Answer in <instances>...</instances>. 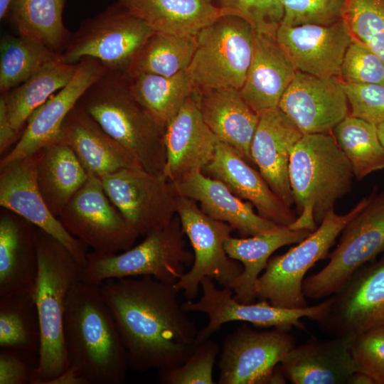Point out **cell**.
Here are the masks:
<instances>
[{
  "instance_id": "6da1fadb",
  "label": "cell",
  "mask_w": 384,
  "mask_h": 384,
  "mask_svg": "<svg viewBox=\"0 0 384 384\" xmlns=\"http://www.w3.org/2000/svg\"><path fill=\"white\" fill-rule=\"evenodd\" d=\"M128 354L129 369L164 370L193 352L198 330L178 300L174 284L151 276L100 284Z\"/></svg>"
},
{
  "instance_id": "7a4b0ae2",
  "label": "cell",
  "mask_w": 384,
  "mask_h": 384,
  "mask_svg": "<svg viewBox=\"0 0 384 384\" xmlns=\"http://www.w3.org/2000/svg\"><path fill=\"white\" fill-rule=\"evenodd\" d=\"M69 366L87 384H123L128 354L100 284L80 280L71 289L63 317Z\"/></svg>"
},
{
  "instance_id": "3957f363",
  "label": "cell",
  "mask_w": 384,
  "mask_h": 384,
  "mask_svg": "<svg viewBox=\"0 0 384 384\" xmlns=\"http://www.w3.org/2000/svg\"><path fill=\"white\" fill-rule=\"evenodd\" d=\"M78 103L137 159L142 168L163 173L166 161V126L136 99L124 73L107 71L85 91Z\"/></svg>"
},
{
  "instance_id": "277c9868",
  "label": "cell",
  "mask_w": 384,
  "mask_h": 384,
  "mask_svg": "<svg viewBox=\"0 0 384 384\" xmlns=\"http://www.w3.org/2000/svg\"><path fill=\"white\" fill-rule=\"evenodd\" d=\"M296 220L292 230L314 231L336 201L351 188V164L330 132L304 134L289 161Z\"/></svg>"
},
{
  "instance_id": "5b68a950",
  "label": "cell",
  "mask_w": 384,
  "mask_h": 384,
  "mask_svg": "<svg viewBox=\"0 0 384 384\" xmlns=\"http://www.w3.org/2000/svg\"><path fill=\"white\" fill-rule=\"evenodd\" d=\"M38 272L36 286L41 346L32 384H48L69 367L63 336L68 294L84 267L56 238L36 227Z\"/></svg>"
},
{
  "instance_id": "8992f818",
  "label": "cell",
  "mask_w": 384,
  "mask_h": 384,
  "mask_svg": "<svg viewBox=\"0 0 384 384\" xmlns=\"http://www.w3.org/2000/svg\"><path fill=\"white\" fill-rule=\"evenodd\" d=\"M363 198L348 213L329 210L316 229L287 252L270 258L259 277L255 292L259 300L287 309L309 306L302 286L304 276L316 262L329 257V250L346 224L366 205Z\"/></svg>"
},
{
  "instance_id": "52a82bcc",
  "label": "cell",
  "mask_w": 384,
  "mask_h": 384,
  "mask_svg": "<svg viewBox=\"0 0 384 384\" xmlns=\"http://www.w3.org/2000/svg\"><path fill=\"white\" fill-rule=\"evenodd\" d=\"M184 235L176 215L169 225L149 232L142 242L122 253L88 252L82 280L100 284L110 279L151 276L175 284L193 262V253L186 248Z\"/></svg>"
},
{
  "instance_id": "ba28073f",
  "label": "cell",
  "mask_w": 384,
  "mask_h": 384,
  "mask_svg": "<svg viewBox=\"0 0 384 384\" xmlns=\"http://www.w3.org/2000/svg\"><path fill=\"white\" fill-rule=\"evenodd\" d=\"M255 32L245 20L220 16L196 35L197 46L186 72L196 92L242 87L252 55Z\"/></svg>"
},
{
  "instance_id": "9c48e42d",
  "label": "cell",
  "mask_w": 384,
  "mask_h": 384,
  "mask_svg": "<svg viewBox=\"0 0 384 384\" xmlns=\"http://www.w3.org/2000/svg\"><path fill=\"white\" fill-rule=\"evenodd\" d=\"M154 31L117 1L82 21L71 33L60 59L75 64L85 58L98 60L110 72L124 73Z\"/></svg>"
},
{
  "instance_id": "30bf717a",
  "label": "cell",
  "mask_w": 384,
  "mask_h": 384,
  "mask_svg": "<svg viewBox=\"0 0 384 384\" xmlns=\"http://www.w3.org/2000/svg\"><path fill=\"white\" fill-rule=\"evenodd\" d=\"M341 233L329 263L304 279L302 289L306 298L331 296L356 270L384 252V191H373L365 207Z\"/></svg>"
},
{
  "instance_id": "8fae6325",
  "label": "cell",
  "mask_w": 384,
  "mask_h": 384,
  "mask_svg": "<svg viewBox=\"0 0 384 384\" xmlns=\"http://www.w3.org/2000/svg\"><path fill=\"white\" fill-rule=\"evenodd\" d=\"M196 203L180 195L176 201V215L192 246L193 262L174 287L178 292L183 291L188 300L197 296L203 277L230 287L243 270L242 264L230 258L225 249V240L234 229L226 223L210 218Z\"/></svg>"
},
{
  "instance_id": "7c38bea8",
  "label": "cell",
  "mask_w": 384,
  "mask_h": 384,
  "mask_svg": "<svg viewBox=\"0 0 384 384\" xmlns=\"http://www.w3.org/2000/svg\"><path fill=\"white\" fill-rule=\"evenodd\" d=\"M58 219L72 235L100 255L126 251L139 236L109 198L100 178L92 173Z\"/></svg>"
},
{
  "instance_id": "4fadbf2b",
  "label": "cell",
  "mask_w": 384,
  "mask_h": 384,
  "mask_svg": "<svg viewBox=\"0 0 384 384\" xmlns=\"http://www.w3.org/2000/svg\"><path fill=\"white\" fill-rule=\"evenodd\" d=\"M100 180L109 198L139 235L166 226L176 215L178 194L163 173L124 168Z\"/></svg>"
},
{
  "instance_id": "5bb4252c",
  "label": "cell",
  "mask_w": 384,
  "mask_h": 384,
  "mask_svg": "<svg viewBox=\"0 0 384 384\" xmlns=\"http://www.w3.org/2000/svg\"><path fill=\"white\" fill-rule=\"evenodd\" d=\"M203 294L197 302L182 303L186 312L198 311L207 315V325L198 332L197 344L210 338L221 326L230 321H243L260 328H278L290 331L292 327L305 331L302 319L317 321L326 312L331 303L329 297L319 304L301 309L275 306L267 300L257 303L244 304L237 301L230 287L218 289L213 279L205 277L201 282Z\"/></svg>"
},
{
  "instance_id": "9a60e30c",
  "label": "cell",
  "mask_w": 384,
  "mask_h": 384,
  "mask_svg": "<svg viewBox=\"0 0 384 384\" xmlns=\"http://www.w3.org/2000/svg\"><path fill=\"white\" fill-rule=\"evenodd\" d=\"M331 298L316 322L331 338H355L384 326V256L356 270Z\"/></svg>"
},
{
  "instance_id": "2e32d148",
  "label": "cell",
  "mask_w": 384,
  "mask_h": 384,
  "mask_svg": "<svg viewBox=\"0 0 384 384\" xmlns=\"http://www.w3.org/2000/svg\"><path fill=\"white\" fill-rule=\"evenodd\" d=\"M295 343L289 331H257L244 324L223 341L217 383H270L273 371Z\"/></svg>"
},
{
  "instance_id": "e0dca14e",
  "label": "cell",
  "mask_w": 384,
  "mask_h": 384,
  "mask_svg": "<svg viewBox=\"0 0 384 384\" xmlns=\"http://www.w3.org/2000/svg\"><path fill=\"white\" fill-rule=\"evenodd\" d=\"M38 151L0 169V206L59 240L85 267L87 247L72 235L49 209L36 181Z\"/></svg>"
},
{
  "instance_id": "ac0fdd59",
  "label": "cell",
  "mask_w": 384,
  "mask_h": 384,
  "mask_svg": "<svg viewBox=\"0 0 384 384\" xmlns=\"http://www.w3.org/2000/svg\"><path fill=\"white\" fill-rule=\"evenodd\" d=\"M107 70L98 60L85 58L78 63L69 83L51 96L29 117L18 141L0 161V169L60 141L62 124L85 91Z\"/></svg>"
},
{
  "instance_id": "d6986e66",
  "label": "cell",
  "mask_w": 384,
  "mask_h": 384,
  "mask_svg": "<svg viewBox=\"0 0 384 384\" xmlns=\"http://www.w3.org/2000/svg\"><path fill=\"white\" fill-rule=\"evenodd\" d=\"M303 134L331 132L349 114L339 78H320L297 71L278 105Z\"/></svg>"
},
{
  "instance_id": "ffe728a7",
  "label": "cell",
  "mask_w": 384,
  "mask_h": 384,
  "mask_svg": "<svg viewBox=\"0 0 384 384\" xmlns=\"http://www.w3.org/2000/svg\"><path fill=\"white\" fill-rule=\"evenodd\" d=\"M344 18L333 24L280 25L278 44L297 71L320 78H339L345 53L353 41Z\"/></svg>"
},
{
  "instance_id": "44dd1931",
  "label": "cell",
  "mask_w": 384,
  "mask_h": 384,
  "mask_svg": "<svg viewBox=\"0 0 384 384\" xmlns=\"http://www.w3.org/2000/svg\"><path fill=\"white\" fill-rule=\"evenodd\" d=\"M218 142L204 122L194 93L166 126V161L163 174L175 181L191 172L203 171L213 159Z\"/></svg>"
},
{
  "instance_id": "7402d4cb",
  "label": "cell",
  "mask_w": 384,
  "mask_h": 384,
  "mask_svg": "<svg viewBox=\"0 0 384 384\" xmlns=\"http://www.w3.org/2000/svg\"><path fill=\"white\" fill-rule=\"evenodd\" d=\"M250 153L271 189L288 206L294 204L289 167L292 149L304 135L279 107L259 113Z\"/></svg>"
},
{
  "instance_id": "603a6c76",
  "label": "cell",
  "mask_w": 384,
  "mask_h": 384,
  "mask_svg": "<svg viewBox=\"0 0 384 384\" xmlns=\"http://www.w3.org/2000/svg\"><path fill=\"white\" fill-rule=\"evenodd\" d=\"M223 182L235 196L251 203L257 213L282 226H290L297 215L271 189L255 170L233 147L218 142L212 161L202 171Z\"/></svg>"
},
{
  "instance_id": "cb8c5ba5",
  "label": "cell",
  "mask_w": 384,
  "mask_h": 384,
  "mask_svg": "<svg viewBox=\"0 0 384 384\" xmlns=\"http://www.w3.org/2000/svg\"><path fill=\"white\" fill-rule=\"evenodd\" d=\"M178 195L200 203L210 218L229 224L242 238L277 229L279 225L253 210V205L235 196L223 182L202 171L191 172L171 181Z\"/></svg>"
},
{
  "instance_id": "d4e9b609",
  "label": "cell",
  "mask_w": 384,
  "mask_h": 384,
  "mask_svg": "<svg viewBox=\"0 0 384 384\" xmlns=\"http://www.w3.org/2000/svg\"><path fill=\"white\" fill-rule=\"evenodd\" d=\"M60 135V141L72 149L87 173L100 178L122 169L142 167L78 102L66 116Z\"/></svg>"
},
{
  "instance_id": "484cf974",
  "label": "cell",
  "mask_w": 384,
  "mask_h": 384,
  "mask_svg": "<svg viewBox=\"0 0 384 384\" xmlns=\"http://www.w3.org/2000/svg\"><path fill=\"white\" fill-rule=\"evenodd\" d=\"M354 339L311 337L287 354L280 363L281 369L293 384H347L356 371L351 352Z\"/></svg>"
},
{
  "instance_id": "4316f807",
  "label": "cell",
  "mask_w": 384,
  "mask_h": 384,
  "mask_svg": "<svg viewBox=\"0 0 384 384\" xmlns=\"http://www.w3.org/2000/svg\"><path fill=\"white\" fill-rule=\"evenodd\" d=\"M297 72L276 37L255 33L251 62L239 92L258 114L278 107Z\"/></svg>"
},
{
  "instance_id": "83f0119b",
  "label": "cell",
  "mask_w": 384,
  "mask_h": 384,
  "mask_svg": "<svg viewBox=\"0 0 384 384\" xmlns=\"http://www.w3.org/2000/svg\"><path fill=\"white\" fill-rule=\"evenodd\" d=\"M36 226L4 208L0 210V296L36 292L38 261Z\"/></svg>"
},
{
  "instance_id": "f1b7e54d",
  "label": "cell",
  "mask_w": 384,
  "mask_h": 384,
  "mask_svg": "<svg viewBox=\"0 0 384 384\" xmlns=\"http://www.w3.org/2000/svg\"><path fill=\"white\" fill-rule=\"evenodd\" d=\"M196 94L202 117L218 141L233 147L252 166L250 147L259 114L235 88L209 89Z\"/></svg>"
},
{
  "instance_id": "f546056e",
  "label": "cell",
  "mask_w": 384,
  "mask_h": 384,
  "mask_svg": "<svg viewBox=\"0 0 384 384\" xmlns=\"http://www.w3.org/2000/svg\"><path fill=\"white\" fill-rule=\"evenodd\" d=\"M311 233L309 230H292L280 226L276 230L247 238L229 236L225 242V251L243 267L242 273L230 287L234 298L244 304L255 302L257 281L272 253L283 246L300 242Z\"/></svg>"
},
{
  "instance_id": "4dcf8cb0",
  "label": "cell",
  "mask_w": 384,
  "mask_h": 384,
  "mask_svg": "<svg viewBox=\"0 0 384 384\" xmlns=\"http://www.w3.org/2000/svg\"><path fill=\"white\" fill-rule=\"evenodd\" d=\"M154 32L196 36L227 15L213 0H117Z\"/></svg>"
},
{
  "instance_id": "1f68e13d",
  "label": "cell",
  "mask_w": 384,
  "mask_h": 384,
  "mask_svg": "<svg viewBox=\"0 0 384 384\" xmlns=\"http://www.w3.org/2000/svg\"><path fill=\"white\" fill-rule=\"evenodd\" d=\"M87 177V171L65 142H54L38 151L36 166L38 186L47 206L56 218Z\"/></svg>"
},
{
  "instance_id": "d6a6232c",
  "label": "cell",
  "mask_w": 384,
  "mask_h": 384,
  "mask_svg": "<svg viewBox=\"0 0 384 384\" xmlns=\"http://www.w3.org/2000/svg\"><path fill=\"white\" fill-rule=\"evenodd\" d=\"M78 63L70 64L60 58L53 60L28 80L1 94L14 129L22 133L31 114L72 80Z\"/></svg>"
},
{
  "instance_id": "836d02e7",
  "label": "cell",
  "mask_w": 384,
  "mask_h": 384,
  "mask_svg": "<svg viewBox=\"0 0 384 384\" xmlns=\"http://www.w3.org/2000/svg\"><path fill=\"white\" fill-rule=\"evenodd\" d=\"M65 0H14L8 14L18 36L61 55L71 33L63 19Z\"/></svg>"
},
{
  "instance_id": "e575fe53",
  "label": "cell",
  "mask_w": 384,
  "mask_h": 384,
  "mask_svg": "<svg viewBox=\"0 0 384 384\" xmlns=\"http://www.w3.org/2000/svg\"><path fill=\"white\" fill-rule=\"evenodd\" d=\"M41 331L36 292L0 296V348L39 356Z\"/></svg>"
},
{
  "instance_id": "d590c367",
  "label": "cell",
  "mask_w": 384,
  "mask_h": 384,
  "mask_svg": "<svg viewBox=\"0 0 384 384\" xmlns=\"http://www.w3.org/2000/svg\"><path fill=\"white\" fill-rule=\"evenodd\" d=\"M197 46L196 36L154 32L132 60L128 78L142 73L172 76L190 65Z\"/></svg>"
},
{
  "instance_id": "8d00e7d4",
  "label": "cell",
  "mask_w": 384,
  "mask_h": 384,
  "mask_svg": "<svg viewBox=\"0 0 384 384\" xmlns=\"http://www.w3.org/2000/svg\"><path fill=\"white\" fill-rule=\"evenodd\" d=\"M128 79L136 99L165 126L196 93L186 70L169 77L142 73Z\"/></svg>"
},
{
  "instance_id": "74e56055",
  "label": "cell",
  "mask_w": 384,
  "mask_h": 384,
  "mask_svg": "<svg viewBox=\"0 0 384 384\" xmlns=\"http://www.w3.org/2000/svg\"><path fill=\"white\" fill-rule=\"evenodd\" d=\"M332 132L358 181L384 169V148L375 125L348 114Z\"/></svg>"
},
{
  "instance_id": "f35d334b",
  "label": "cell",
  "mask_w": 384,
  "mask_h": 384,
  "mask_svg": "<svg viewBox=\"0 0 384 384\" xmlns=\"http://www.w3.org/2000/svg\"><path fill=\"white\" fill-rule=\"evenodd\" d=\"M60 58L46 47L20 36L4 35L0 42V92L6 93Z\"/></svg>"
},
{
  "instance_id": "ab89813d",
  "label": "cell",
  "mask_w": 384,
  "mask_h": 384,
  "mask_svg": "<svg viewBox=\"0 0 384 384\" xmlns=\"http://www.w3.org/2000/svg\"><path fill=\"white\" fill-rule=\"evenodd\" d=\"M344 19L353 38L384 63V0H347Z\"/></svg>"
},
{
  "instance_id": "60d3db41",
  "label": "cell",
  "mask_w": 384,
  "mask_h": 384,
  "mask_svg": "<svg viewBox=\"0 0 384 384\" xmlns=\"http://www.w3.org/2000/svg\"><path fill=\"white\" fill-rule=\"evenodd\" d=\"M218 345L208 338L197 344L192 354L181 365L159 370L162 384H214L213 367Z\"/></svg>"
},
{
  "instance_id": "b9f144b4",
  "label": "cell",
  "mask_w": 384,
  "mask_h": 384,
  "mask_svg": "<svg viewBox=\"0 0 384 384\" xmlns=\"http://www.w3.org/2000/svg\"><path fill=\"white\" fill-rule=\"evenodd\" d=\"M227 15L247 21L257 33L276 37L284 17L283 0H213Z\"/></svg>"
},
{
  "instance_id": "7bdbcfd3",
  "label": "cell",
  "mask_w": 384,
  "mask_h": 384,
  "mask_svg": "<svg viewBox=\"0 0 384 384\" xmlns=\"http://www.w3.org/2000/svg\"><path fill=\"white\" fill-rule=\"evenodd\" d=\"M284 17L281 25L327 26L344 18L347 0H283Z\"/></svg>"
},
{
  "instance_id": "ee69618b",
  "label": "cell",
  "mask_w": 384,
  "mask_h": 384,
  "mask_svg": "<svg viewBox=\"0 0 384 384\" xmlns=\"http://www.w3.org/2000/svg\"><path fill=\"white\" fill-rule=\"evenodd\" d=\"M339 78L345 84L384 85V63L365 45L353 38L345 53Z\"/></svg>"
},
{
  "instance_id": "f6af8a7d",
  "label": "cell",
  "mask_w": 384,
  "mask_h": 384,
  "mask_svg": "<svg viewBox=\"0 0 384 384\" xmlns=\"http://www.w3.org/2000/svg\"><path fill=\"white\" fill-rule=\"evenodd\" d=\"M356 371L384 384V326L370 329L355 338L352 348Z\"/></svg>"
},
{
  "instance_id": "bcb514c9",
  "label": "cell",
  "mask_w": 384,
  "mask_h": 384,
  "mask_svg": "<svg viewBox=\"0 0 384 384\" xmlns=\"http://www.w3.org/2000/svg\"><path fill=\"white\" fill-rule=\"evenodd\" d=\"M343 84L350 115L375 126L384 122V85Z\"/></svg>"
},
{
  "instance_id": "7dc6e473",
  "label": "cell",
  "mask_w": 384,
  "mask_h": 384,
  "mask_svg": "<svg viewBox=\"0 0 384 384\" xmlns=\"http://www.w3.org/2000/svg\"><path fill=\"white\" fill-rule=\"evenodd\" d=\"M38 366V355L0 348V384H32Z\"/></svg>"
},
{
  "instance_id": "c3c4849f",
  "label": "cell",
  "mask_w": 384,
  "mask_h": 384,
  "mask_svg": "<svg viewBox=\"0 0 384 384\" xmlns=\"http://www.w3.org/2000/svg\"><path fill=\"white\" fill-rule=\"evenodd\" d=\"M22 133L16 132L13 127L6 110L4 97H0V154L2 155L14 143L16 144Z\"/></svg>"
},
{
  "instance_id": "681fc988",
  "label": "cell",
  "mask_w": 384,
  "mask_h": 384,
  "mask_svg": "<svg viewBox=\"0 0 384 384\" xmlns=\"http://www.w3.org/2000/svg\"><path fill=\"white\" fill-rule=\"evenodd\" d=\"M48 384H87V383L75 368L69 366L60 375L50 380Z\"/></svg>"
},
{
  "instance_id": "f907efd6",
  "label": "cell",
  "mask_w": 384,
  "mask_h": 384,
  "mask_svg": "<svg viewBox=\"0 0 384 384\" xmlns=\"http://www.w3.org/2000/svg\"><path fill=\"white\" fill-rule=\"evenodd\" d=\"M347 384H376L374 379L369 375L355 371L348 378Z\"/></svg>"
},
{
  "instance_id": "816d5d0a",
  "label": "cell",
  "mask_w": 384,
  "mask_h": 384,
  "mask_svg": "<svg viewBox=\"0 0 384 384\" xmlns=\"http://www.w3.org/2000/svg\"><path fill=\"white\" fill-rule=\"evenodd\" d=\"M13 1L14 0H0V19L1 21L7 17Z\"/></svg>"
},
{
  "instance_id": "f5cc1de1",
  "label": "cell",
  "mask_w": 384,
  "mask_h": 384,
  "mask_svg": "<svg viewBox=\"0 0 384 384\" xmlns=\"http://www.w3.org/2000/svg\"><path fill=\"white\" fill-rule=\"evenodd\" d=\"M379 140L384 148V122L376 125Z\"/></svg>"
}]
</instances>
